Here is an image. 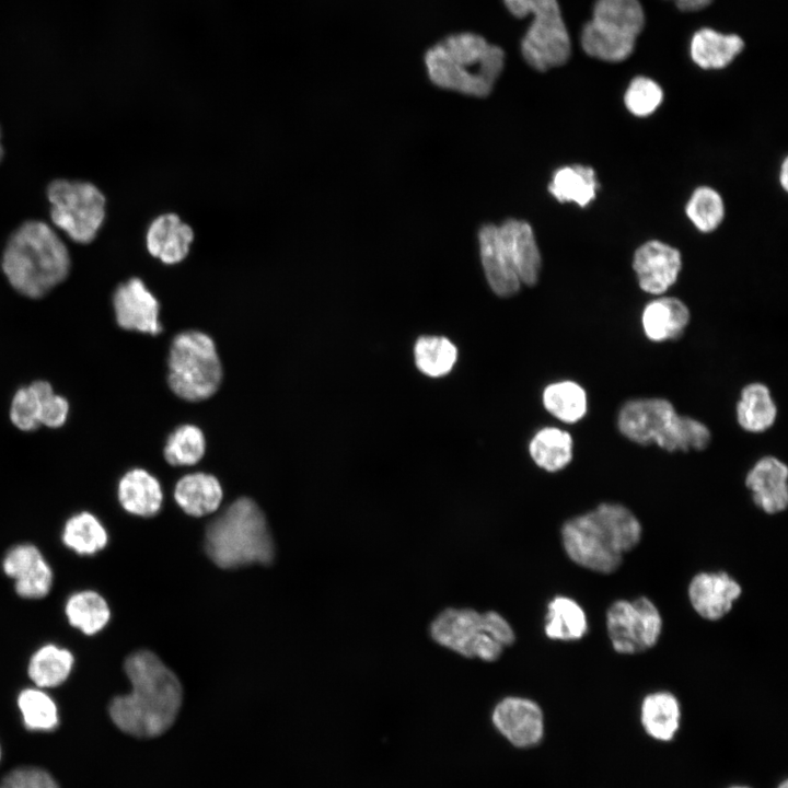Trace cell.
I'll list each match as a JSON object with an SVG mask.
<instances>
[{
    "label": "cell",
    "instance_id": "obj_1",
    "mask_svg": "<svg viewBox=\"0 0 788 788\" xmlns=\"http://www.w3.org/2000/svg\"><path fill=\"white\" fill-rule=\"evenodd\" d=\"M131 693L116 696L108 706L114 725L124 733L151 739L163 734L179 711L183 691L177 676L151 651L139 650L125 661Z\"/></svg>",
    "mask_w": 788,
    "mask_h": 788
},
{
    "label": "cell",
    "instance_id": "obj_2",
    "mask_svg": "<svg viewBox=\"0 0 788 788\" xmlns=\"http://www.w3.org/2000/svg\"><path fill=\"white\" fill-rule=\"evenodd\" d=\"M642 528L635 513L618 502H601L592 510L567 520L561 526L563 546L578 566L612 573L624 554L640 542Z\"/></svg>",
    "mask_w": 788,
    "mask_h": 788
},
{
    "label": "cell",
    "instance_id": "obj_3",
    "mask_svg": "<svg viewBox=\"0 0 788 788\" xmlns=\"http://www.w3.org/2000/svg\"><path fill=\"white\" fill-rule=\"evenodd\" d=\"M430 81L465 95L487 96L505 66V51L482 35L451 34L425 54Z\"/></svg>",
    "mask_w": 788,
    "mask_h": 788
},
{
    "label": "cell",
    "instance_id": "obj_4",
    "mask_svg": "<svg viewBox=\"0 0 788 788\" xmlns=\"http://www.w3.org/2000/svg\"><path fill=\"white\" fill-rule=\"evenodd\" d=\"M2 269L11 286L28 298H40L66 279L69 252L45 222L27 221L8 241Z\"/></svg>",
    "mask_w": 788,
    "mask_h": 788
},
{
    "label": "cell",
    "instance_id": "obj_5",
    "mask_svg": "<svg viewBox=\"0 0 788 788\" xmlns=\"http://www.w3.org/2000/svg\"><path fill=\"white\" fill-rule=\"evenodd\" d=\"M482 265L490 289L499 297L515 294L521 285L534 286L542 258L533 230L522 220L486 224L478 235Z\"/></svg>",
    "mask_w": 788,
    "mask_h": 788
},
{
    "label": "cell",
    "instance_id": "obj_6",
    "mask_svg": "<svg viewBox=\"0 0 788 788\" xmlns=\"http://www.w3.org/2000/svg\"><path fill=\"white\" fill-rule=\"evenodd\" d=\"M205 549L224 569L270 564L275 555L265 515L250 498L235 500L208 525Z\"/></svg>",
    "mask_w": 788,
    "mask_h": 788
},
{
    "label": "cell",
    "instance_id": "obj_7",
    "mask_svg": "<svg viewBox=\"0 0 788 788\" xmlns=\"http://www.w3.org/2000/svg\"><path fill=\"white\" fill-rule=\"evenodd\" d=\"M439 645L467 658L494 661L514 641L510 624L499 613L447 609L430 625Z\"/></svg>",
    "mask_w": 788,
    "mask_h": 788
},
{
    "label": "cell",
    "instance_id": "obj_8",
    "mask_svg": "<svg viewBox=\"0 0 788 788\" xmlns=\"http://www.w3.org/2000/svg\"><path fill=\"white\" fill-rule=\"evenodd\" d=\"M222 368L213 340L205 333H179L169 355V385L183 399L197 402L213 395Z\"/></svg>",
    "mask_w": 788,
    "mask_h": 788
},
{
    "label": "cell",
    "instance_id": "obj_9",
    "mask_svg": "<svg viewBox=\"0 0 788 788\" xmlns=\"http://www.w3.org/2000/svg\"><path fill=\"white\" fill-rule=\"evenodd\" d=\"M645 24L638 0H598L581 34L583 50L594 58L618 62L631 53Z\"/></svg>",
    "mask_w": 788,
    "mask_h": 788
},
{
    "label": "cell",
    "instance_id": "obj_10",
    "mask_svg": "<svg viewBox=\"0 0 788 788\" xmlns=\"http://www.w3.org/2000/svg\"><path fill=\"white\" fill-rule=\"evenodd\" d=\"M515 18L532 15L521 40L524 60L535 70L563 66L570 57V38L557 0H502Z\"/></svg>",
    "mask_w": 788,
    "mask_h": 788
},
{
    "label": "cell",
    "instance_id": "obj_11",
    "mask_svg": "<svg viewBox=\"0 0 788 788\" xmlns=\"http://www.w3.org/2000/svg\"><path fill=\"white\" fill-rule=\"evenodd\" d=\"M53 222L77 243H89L105 218V198L93 184L56 179L47 189Z\"/></svg>",
    "mask_w": 788,
    "mask_h": 788
},
{
    "label": "cell",
    "instance_id": "obj_12",
    "mask_svg": "<svg viewBox=\"0 0 788 788\" xmlns=\"http://www.w3.org/2000/svg\"><path fill=\"white\" fill-rule=\"evenodd\" d=\"M605 626L613 649L622 654H635L651 649L662 633V617L648 598L617 600L605 614Z\"/></svg>",
    "mask_w": 788,
    "mask_h": 788
},
{
    "label": "cell",
    "instance_id": "obj_13",
    "mask_svg": "<svg viewBox=\"0 0 788 788\" xmlns=\"http://www.w3.org/2000/svg\"><path fill=\"white\" fill-rule=\"evenodd\" d=\"M677 410L659 396L635 397L624 402L616 415V428L628 441L642 447L656 444Z\"/></svg>",
    "mask_w": 788,
    "mask_h": 788
},
{
    "label": "cell",
    "instance_id": "obj_14",
    "mask_svg": "<svg viewBox=\"0 0 788 788\" xmlns=\"http://www.w3.org/2000/svg\"><path fill=\"white\" fill-rule=\"evenodd\" d=\"M491 721L496 730L513 746L528 749L544 735V716L534 700L509 696L494 708Z\"/></svg>",
    "mask_w": 788,
    "mask_h": 788
},
{
    "label": "cell",
    "instance_id": "obj_15",
    "mask_svg": "<svg viewBox=\"0 0 788 788\" xmlns=\"http://www.w3.org/2000/svg\"><path fill=\"white\" fill-rule=\"evenodd\" d=\"M633 268L642 291L662 296L677 280L682 269L681 253L661 241H648L636 250Z\"/></svg>",
    "mask_w": 788,
    "mask_h": 788
},
{
    "label": "cell",
    "instance_id": "obj_16",
    "mask_svg": "<svg viewBox=\"0 0 788 788\" xmlns=\"http://www.w3.org/2000/svg\"><path fill=\"white\" fill-rule=\"evenodd\" d=\"M113 305L121 328L152 335L161 332L159 302L141 279L130 278L119 285L114 292Z\"/></svg>",
    "mask_w": 788,
    "mask_h": 788
},
{
    "label": "cell",
    "instance_id": "obj_17",
    "mask_svg": "<svg viewBox=\"0 0 788 788\" xmlns=\"http://www.w3.org/2000/svg\"><path fill=\"white\" fill-rule=\"evenodd\" d=\"M744 485L754 505L766 514L788 507V466L775 455L761 456L748 471Z\"/></svg>",
    "mask_w": 788,
    "mask_h": 788
},
{
    "label": "cell",
    "instance_id": "obj_18",
    "mask_svg": "<svg viewBox=\"0 0 788 788\" xmlns=\"http://www.w3.org/2000/svg\"><path fill=\"white\" fill-rule=\"evenodd\" d=\"M740 583L726 571H703L695 575L687 588L694 611L707 621L726 616L741 596Z\"/></svg>",
    "mask_w": 788,
    "mask_h": 788
},
{
    "label": "cell",
    "instance_id": "obj_19",
    "mask_svg": "<svg viewBox=\"0 0 788 788\" xmlns=\"http://www.w3.org/2000/svg\"><path fill=\"white\" fill-rule=\"evenodd\" d=\"M691 316L681 299L660 296L644 306L640 325L645 337L652 343L675 341L686 332Z\"/></svg>",
    "mask_w": 788,
    "mask_h": 788
},
{
    "label": "cell",
    "instance_id": "obj_20",
    "mask_svg": "<svg viewBox=\"0 0 788 788\" xmlns=\"http://www.w3.org/2000/svg\"><path fill=\"white\" fill-rule=\"evenodd\" d=\"M193 240L194 232L190 225L173 212L153 219L146 233L148 252L167 265L184 260Z\"/></svg>",
    "mask_w": 788,
    "mask_h": 788
},
{
    "label": "cell",
    "instance_id": "obj_21",
    "mask_svg": "<svg viewBox=\"0 0 788 788\" xmlns=\"http://www.w3.org/2000/svg\"><path fill=\"white\" fill-rule=\"evenodd\" d=\"M778 407L770 389L763 382L745 384L735 404V420L749 433H763L776 422Z\"/></svg>",
    "mask_w": 788,
    "mask_h": 788
},
{
    "label": "cell",
    "instance_id": "obj_22",
    "mask_svg": "<svg viewBox=\"0 0 788 788\" xmlns=\"http://www.w3.org/2000/svg\"><path fill=\"white\" fill-rule=\"evenodd\" d=\"M117 494L121 507L139 517L157 514L163 500L159 480L142 468L128 471L118 483Z\"/></svg>",
    "mask_w": 788,
    "mask_h": 788
},
{
    "label": "cell",
    "instance_id": "obj_23",
    "mask_svg": "<svg viewBox=\"0 0 788 788\" xmlns=\"http://www.w3.org/2000/svg\"><path fill=\"white\" fill-rule=\"evenodd\" d=\"M640 722L646 733L654 740H673L681 722L677 698L668 691L648 694L640 706Z\"/></svg>",
    "mask_w": 788,
    "mask_h": 788
},
{
    "label": "cell",
    "instance_id": "obj_24",
    "mask_svg": "<svg viewBox=\"0 0 788 788\" xmlns=\"http://www.w3.org/2000/svg\"><path fill=\"white\" fill-rule=\"evenodd\" d=\"M219 480L206 473L183 476L174 489L177 505L189 515L202 517L216 511L222 500Z\"/></svg>",
    "mask_w": 788,
    "mask_h": 788
},
{
    "label": "cell",
    "instance_id": "obj_25",
    "mask_svg": "<svg viewBox=\"0 0 788 788\" xmlns=\"http://www.w3.org/2000/svg\"><path fill=\"white\" fill-rule=\"evenodd\" d=\"M743 47L744 43L738 35L702 28L692 38L691 57L704 69H720L728 66Z\"/></svg>",
    "mask_w": 788,
    "mask_h": 788
},
{
    "label": "cell",
    "instance_id": "obj_26",
    "mask_svg": "<svg viewBox=\"0 0 788 788\" xmlns=\"http://www.w3.org/2000/svg\"><path fill=\"white\" fill-rule=\"evenodd\" d=\"M529 452L542 470L556 473L566 468L573 459L571 434L557 427L540 429L531 439Z\"/></svg>",
    "mask_w": 788,
    "mask_h": 788
},
{
    "label": "cell",
    "instance_id": "obj_27",
    "mask_svg": "<svg viewBox=\"0 0 788 788\" xmlns=\"http://www.w3.org/2000/svg\"><path fill=\"white\" fill-rule=\"evenodd\" d=\"M599 187L595 171L586 165L575 164L558 169L548 185L549 193L560 202L588 206Z\"/></svg>",
    "mask_w": 788,
    "mask_h": 788
},
{
    "label": "cell",
    "instance_id": "obj_28",
    "mask_svg": "<svg viewBox=\"0 0 788 788\" xmlns=\"http://www.w3.org/2000/svg\"><path fill=\"white\" fill-rule=\"evenodd\" d=\"M544 408L565 424H577L589 410L586 389L576 381L563 380L548 384L542 394Z\"/></svg>",
    "mask_w": 788,
    "mask_h": 788
},
{
    "label": "cell",
    "instance_id": "obj_29",
    "mask_svg": "<svg viewBox=\"0 0 788 788\" xmlns=\"http://www.w3.org/2000/svg\"><path fill=\"white\" fill-rule=\"evenodd\" d=\"M588 629L587 614L577 601L558 595L548 603L544 625L548 638L561 641L579 640L586 636Z\"/></svg>",
    "mask_w": 788,
    "mask_h": 788
},
{
    "label": "cell",
    "instance_id": "obj_30",
    "mask_svg": "<svg viewBox=\"0 0 788 788\" xmlns=\"http://www.w3.org/2000/svg\"><path fill=\"white\" fill-rule=\"evenodd\" d=\"M712 439L709 427L688 415L676 414L654 445L668 453L700 452Z\"/></svg>",
    "mask_w": 788,
    "mask_h": 788
},
{
    "label": "cell",
    "instance_id": "obj_31",
    "mask_svg": "<svg viewBox=\"0 0 788 788\" xmlns=\"http://www.w3.org/2000/svg\"><path fill=\"white\" fill-rule=\"evenodd\" d=\"M72 664L73 656L69 650L49 644L32 656L27 673L38 687H55L68 679Z\"/></svg>",
    "mask_w": 788,
    "mask_h": 788
},
{
    "label": "cell",
    "instance_id": "obj_32",
    "mask_svg": "<svg viewBox=\"0 0 788 788\" xmlns=\"http://www.w3.org/2000/svg\"><path fill=\"white\" fill-rule=\"evenodd\" d=\"M65 612L69 623L85 635L100 631L111 617L105 599L91 590L72 594L66 603Z\"/></svg>",
    "mask_w": 788,
    "mask_h": 788
},
{
    "label": "cell",
    "instance_id": "obj_33",
    "mask_svg": "<svg viewBox=\"0 0 788 788\" xmlns=\"http://www.w3.org/2000/svg\"><path fill=\"white\" fill-rule=\"evenodd\" d=\"M417 369L427 376L447 375L457 359L455 345L443 336H421L414 346Z\"/></svg>",
    "mask_w": 788,
    "mask_h": 788
},
{
    "label": "cell",
    "instance_id": "obj_34",
    "mask_svg": "<svg viewBox=\"0 0 788 788\" xmlns=\"http://www.w3.org/2000/svg\"><path fill=\"white\" fill-rule=\"evenodd\" d=\"M62 541L80 555H92L105 547L107 533L95 515L83 511L68 519Z\"/></svg>",
    "mask_w": 788,
    "mask_h": 788
},
{
    "label": "cell",
    "instance_id": "obj_35",
    "mask_svg": "<svg viewBox=\"0 0 788 788\" xmlns=\"http://www.w3.org/2000/svg\"><path fill=\"white\" fill-rule=\"evenodd\" d=\"M51 384L38 380L20 387L13 395L10 406V419L20 430L32 431L40 426L42 402Z\"/></svg>",
    "mask_w": 788,
    "mask_h": 788
},
{
    "label": "cell",
    "instance_id": "obj_36",
    "mask_svg": "<svg viewBox=\"0 0 788 788\" xmlns=\"http://www.w3.org/2000/svg\"><path fill=\"white\" fill-rule=\"evenodd\" d=\"M205 449L202 431L194 425H183L169 436L164 457L174 466L194 465L201 460Z\"/></svg>",
    "mask_w": 788,
    "mask_h": 788
},
{
    "label": "cell",
    "instance_id": "obj_37",
    "mask_svg": "<svg viewBox=\"0 0 788 788\" xmlns=\"http://www.w3.org/2000/svg\"><path fill=\"white\" fill-rule=\"evenodd\" d=\"M18 706L27 729L50 731L58 725L57 707L53 698L38 688H25L18 697Z\"/></svg>",
    "mask_w": 788,
    "mask_h": 788
},
{
    "label": "cell",
    "instance_id": "obj_38",
    "mask_svg": "<svg viewBox=\"0 0 788 788\" xmlns=\"http://www.w3.org/2000/svg\"><path fill=\"white\" fill-rule=\"evenodd\" d=\"M686 215L699 231H714L719 227L725 215L719 193L708 186L698 187L686 205Z\"/></svg>",
    "mask_w": 788,
    "mask_h": 788
},
{
    "label": "cell",
    "instance_id": "obj_39",
    "mask_svg": "<svg viewBox=\"0 0 788 788\" xmlns=\"http://www.w3.org/2000/svg\"><path fill=\"white\" fill-rule=\"evenodd\" d=\"M662 99L663 93L657 82L646 77H637L627 88L624 103L633 115L644 117L652 114Z\"/></svg>",
    "mask_w": 788,
    "mask_h": 788
},
{
    "label": "cell",
    "instance_id": "obj_40",
    "mask_svg": "<svg viewBox=\"0 0 788 788\" xmlns=\"http://www.w3.org/2000/svg\"><path fill=\"white\" fill-rule=\"evenodd\" d=\"M14 580L15 591L19 595L26 599H38L49 592L53 586V571L43 558Z\"/></svg>",
    "mask_w": 788,
    "mask_h": 788
},
{
    "label": "cell",
    "instance_id": "obj_41",
    "mask_svg": "<svg viewBox=\"0 0 788 788\" xmlns=\"http://www.w3.org/2000/svg\"><path fill=\"white\" fill-rule=\"evenodd\" d=\"M0 788H60L54 776L46 769L24 765L8 772L0 780Z\"/></svg>",
    "mask_w": 788,
    "mask_h": 788
},
{
    "label": "cell",
    "instance_id": "obj_42",
    "mask_svg": "<svg viewBox=\"0 0 788 788\" xmlns=\"http://www.w3.org/2000/svg\"><path fill=\"white\" fill-rule=\"evenodd\" d=\"M39 549L32 544H21L11 548L2 561V568L7 576L16 579L28 568L43 559Z\"/></svg>",
    "mask_w": 788,
    "mask_h": 788
},
{
    "label": "cell",
    "instance_id": "obj_43",
    "mask_svg": "<svg viewBox=\"0 0 788 788\" xmlns=\"http://www.w3.org/2000/svg\"><path fill=\"white\" fill-rule=\"evenodd\" d=\"M69 403L68 401L54 392L48 391L43 397L40 410V425L48 428H59L68 419Z\"/></svg>",
    "mask_w": 788,
    "mask_h": 788
},
{
    "label": "cell",
    "instance_id": "obj_44",
    "mask_svg": "<svg viewBox=\"0 0 788 788\" xmlns=\"http://www.w3.org/2000/svg\"><path fill=\"white\" fill-rule=\"evenodd\" d=\"M712 0H676V7L681 11H698L711 3Z\"/></svg>",
    "mask_w": 788,
    "mask_h": 788
},
{
    "label": "cell",
    "instance_id": "obj_45",
    "mask_svg": "<svg viewBox=\"0 0 788 788\" xmlns=\"http://www.w3.org/2000/svg\"><path fill=\"white\" fill-rule=\"evenodd\" d=\"M779 174H780V178H779V179H780L781 186L784 187L785 190H787V188H788V185H787V184H788V163H787V159L784 160V162H783V164H781V169H780V173H779Z\"/></svg>",
    "mask_w": 788,
    "mask_h": 788
},
{
    "label": "cell",
    "instance_id": "obj_46",
    "mask_svg": "<svg viewBox=\"0 0 788 788\" xmlns=\"http://www.w3.org/2000/svg\"><path fill=\"white\" fill-rule=\"evenodd\" d=\"M777 788H788V784H787V780H786V779H785V780H783V781H781V783H780V784L778 785V787H777Z\"/></svg>",
    "mask_w": 788,
    "mask_h": 788
},
{
    "label": "cell",
    "instance_id": "obj_47",
    "mask_svg": "<svg viewBox=\"0 0 788 788\" xmlns=\"http://www.w3.org/2000/svg\"><path fill=\"white\" fill-rule=\"evenodd\" d=\"M2 154H3V148H2V144H1V131H0V161H1V159H2Z\"/></svg>",
    "mask_w": 788,
    "mask_h": 788
},
{
    "label": "cell",
    "instance_id": "obj_48",
    "mask_svg": "<svg viewBox=\"0 0 788 788\" xmlns=\"http://www.w3.org/2000/svg\"><path fill=\"white\" fill-rule=\"evenodd\" d=\"M730 788H749V787H745V786H733V787H730Z\"/></svg>",
    "mask_w": 788,
    "mask_h": 788
},
{
    "label": "cell",
    "instance_id": "obj_49",
    "mask_svg": "<svg viewBox=\"0 0 788 788\" xmlns=\"http://www.w3.org/2000/svg\"><path fill=\"white\" fill-rule=\"evenodd\" d=\"M0 758H1V749H0Z\"/></svg>",
    "mask_w": 788,
    "mask_h": 788
}]
</instances>
